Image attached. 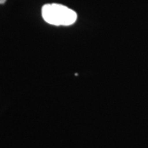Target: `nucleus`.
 Masks as SVG:
<instances>
[{
    "instance_id": "1",
    "label": "nucleus",
    "mask_w": 148,
    "mask_h": 148,
    "mask_svg": "<svg viewBox=\"0 0 148 148\" xmlns=\"http://www.w3.org/2000/svg\"><path fill=\"white\" fill-rule=\"evenodd\" d=\"M43 19L54 26H70L77 21V15L73 9L58 3H49L42 7Z\"/></svg>"
},
{
    "instance_id": "2",
    "label": "nucleus",
    "mask_w": 148,
    "mask_h": 148,
    "mask_svg": "<svg viewBox=\"0 0 148 148\" xmlns=\"http://www.w3.org/2000/svg\"><path fill=\"white\" fill-rule=\"evenodd\" d=\"M7 0H0V4H3Z\"/></svg>"
}]
</instances>
